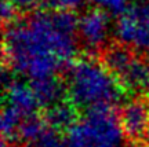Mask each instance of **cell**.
I'll return each instance as SVG.
<instances>
[{"label": "cell", "mask_w": 149, "mask_h": 147, "mask_svg": "<svg viewBox=\"0 0 149 147\" xmlns=\"http://www.w3.org/2000/svg\"><path fill=\"white\" fill-rule=\"evenodd\" d=\"M97 6H100L101 8H105L107 11L111 12H123L128 7V3L131 0H90Z\"/></svg>", "instance_id": "9a60e30c"}, {"label": "cell", "mask_w": 149, "mask_h": 147, "mask_svg": "<svg viewBox=\"0 0 149 147\" xmlns=\"http://www.w3.org/2000/svg\"><path fill=\"white\" fill-rule=\"evenodd\" d=\"M50 7L58 8V10H70L81 6L84 0H44Z\"/></svg>", "instance_id": "e0dca14e"}, {"label": "cell", "mask_w": 149, "mask_h": 147, "mask_svg": "<svg viewBox=\"0 0 149 147\" xmlns=\"http://www.w3.org/2000/svg\"><path fill=\"white\" fill-rule=\"evenodd\" d=\"M120 122L124 135L131 142H139L149 132V103L144 99H134L123 106Z\"/></svg>", "instance_id": "8992f818"}, {"label": "cell", "mask_w": 149, "mask_h": 147, "mask_svg": "<svg viewBox=\"0 0 149 147\" xmlns=\"http://www.w3.org/2000/svg\"><path fill=\"white\" fill-rule=\"evenodd\" d=\"M37 103L42 107H51L53 105L61 102V98L64 95V85L55 76L44 77V79L32 80L31 83Z\"/></svg>", "instance_id": "ba28073f"}, {"label": "cell", "mask_w": 149, "mask_h": 147, "mask_svg": "<svg viewBox=\"0 0 149 147\" xmlns=\"http://www.w3.org/2000/svg\"><path fill=\"white\" fill-rule=\"evenodd\" d=\"M148 73H149V68L146 66V63L142 59L135 57L133 63L130 65V68L123 73V76L119 79V81L126 88H130V89L142 88Z\"/></svg>", "instance_id": "4fadbf2b"}, {"label": "cell", "mask_w": 149, "mask_h": 147, "mask_svg": "<svg viewBox=\"0 0 149 147\" xmlns=\"http://www.w3.org/2000/svg\"><path fill=\"white\" fill-rule=\"evenodd\" d=\"M77 23L72 11L58 10L39 11L7 25L4 58L10 70L31 80L55 76L76 55Z\"/></svg>", "instance_id": "6da1fadb"}, {"label": "cell", "mask_w": 149, "mask_h": 147, "mask_svg": "<svg viewBox=\"0 0 149 147\" xmlns=\"http://www.w3.org/2000/svg\"><path fill=\"white\" fill-rule=\"evenodd\" d=\"M13 3L17 6L18 10H32L33 7H36L39 0H13Z\"/></svg>", "instance_id": "ac0fdd59"}, {"label": "cell", "mask_w": 149, "mask_h": 147, "mask_svg": "<svg viewBox=\"0 0 149 147\" xmlns=\"http://www.w3.org/2000/svg\"><path fill=\"white\" fill-rule=\"evenodd\" d=\"M64 139H61L58 131L51 126H47L44 132L37 137V140L32 144V147H62Z\"/></svg>", "instance_id": "5bb4252c"}, {"label": "cell", "mask_w": 149, "mask_h": 147, "mask_svg": "<svg viewBox=\"0 0 149 147\" xmlns=\"http://www.w3.org/2000/svg\"><path fill=\"white\" fill-rule=\"evenodd\" d=\"M17 10H18V8H17V6L13 3V0H3L0 12H1V18H3L4 25H10V23L14 22Z\"/></svg>", "instance_id": "2e32d148"}, {"label": "cell", "mask_w": 149, "mask_h": 147, "mask_svg": "<svg viewBox=\"0 0 149 147\" xmlns=\"http://www.w3.org/2000/svg\"><path fill=\"white\" fill-rule=\"evenodd\" d=\"M144 91H145V94H146V96L149 98V73H148V76H146V80H145V84H144Z\"/></svg>", "instance_id": "d6986e66"}, {"label": "cell", "mask_w": 149, "mask_h": 147, "mask_svg": "<svg viewBox=\"0 0 149 147\" xmlns=\"http://www.w3.org/2000/svg\"><path fill=\"white\" fill-rule=\"evenodd\" d=\"M24 117L25 116L17 107L11 105L4 106V109L1 111V121H0L3 142L11 143L18 139V129L21 126Z\"/></svg>", "instance_id": "8fae6325"}, {"label": "cell", "mask_w": 149, "mask_h": 147, "mask_svg": "<svg viewBox=\"0 0 149 147\" xmlns=\"http://www.w3.org/2000/svg\"><path fill=\"white\" fill-rule=\"evenodd\" d=\"M124 136L120 117L109 105H100L66 131L62 147H122Z\"/></svg>", "instance_id": "3957f363"}, {"label": "cell", "mask_w": 149, "mask_h": 147, "mask_svg": "<svg viewBox=\"0 0 149 147\" xmlns=\"http://www.w3.org/2000/svg\"><path fill=\"white\" fill-rule=\"evenodd\" d=\"M47 121L48 126H51L57 131H68L70 126L76 122L77 113H76V106L69 102H58L48 107L44 116Z\"/></svg>", "instance_id": "30bf717a"}, {"label": "cell", "mask_w": 149, "mask_h": 147, "mask_svg": "<svg viewBox=\"0 0 149 147\" xmlns=\"http://www.w3.org/2000/svg\"><path fill=\"white\" fill-rule=\"evenodd\" d=\"M115 36L131 50L149 51V1L128 6L115 23Z\"/></svg>", "instance_id": "277c9868"}, {"label": "cell", "mask_w": 149, "mask_h": 147, "mask_svg": "<svg viewBox=\"0 0 149 147\" xmlns=\"http://www.w3.org/2000/svg\"><path fill=\"white\" fill-rule=\"evenodd\" d=\"M146 140H148V144H149V132H148V135H146Z\"/></svg>", "instance_id": "ffe728a7"}, {"label": "cell", "mask_w": 149, "mask_h": 147, "mask_svg": "<svg viewBox=\"0 0 149 147\" xmlns=\"http://www.w3.org/2000/svg\"><path fill=\"white\" fill-rule=\"evenodd\" d=\"M66 91L76 107L113 105L122 99L123 88L115 74L93 58L79 59L68 70Z\"/></svg>", "instance_id": "7a4b0ae2"}, {"label": "cell", "mask_w": 149, "mask_h": 147, "mask_svg": "<svg viewBox=\"0 0 149 147\" xmlns=\"http://www.w3.org/2000/svg\"><path fill=\"white\" fill-rule=\"evenodd\" d=\"M48 126L46 118H42L37 114L32 113L24 117L21 122V126L18 129V139L21 142L26 143L29 146H32L33 143L37 140V137L42 135L44 129Z\"/></svg>", "instance_id": "7c38bea8"}, {"label": "cell", "mask_w": 149, "mask_h": 147, "mask_svg": "<svg viewBox=\"0 0 149 147\" xmlns=\"http://www.w3.org/2000/svg\"><path fill=\"white\" fill-rule=\"evenodd\" d=\"M135 59L131 48L124 44H117L108 47L104 52V63L112 73L120 79L123 73L130 68V65Z\"/></svg>", "instance_id": "9c48e42d"}, {"label": "cell", "mask_w": 149, "mask_h": 147, "mask_svg": "<svg viewBox=\"0 0 149 147\" xmlns=\"http://www.w3.org/2000/svg\"><path fill=\"white\" fill-rule=\"evenodd\" d=\"M111 35V19L105 8L93 7L79 17L77 36L88 51L104 48Z\"/></svg>", "instance_id": "5b68a950"}, {"label": "cell", "mask_w": 149, "mask_h": 147, "mask_svg": "<svg viewBox=\"0 0 149 147\" xmlns=\"http://www.w3.org/2000/svg\"><path fill=\"white\" fill-rule=\"evenodd\" d=\"M6 95L8 99V105L17 107L24 116L35 113V110L39 107V103H37L32 87L22 83V81L13 80L6 87Z\"/></svg>", "instance_id": "52a82bcc"}, {"label": "cell", "mask_w": 149, "mask_h": 147, "mask_svg": "<svg viewBox=\"0 0 149 147\" xmlns=\"http://www.w3.org/2000/svg\"><path fill=\"white\" fill-rule=\"evenodd\" d=\"M3 147H6V143H3Z\"/></svg>", "instance_id": "44dd1931"}]
</instances>
